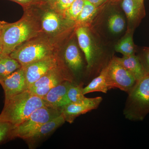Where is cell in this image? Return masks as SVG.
<instances>
[{
  "label": "cell",
  "instance_id": "1",
  "mask_svg": "<svg viewBox=\"0 0 149 149\" xmlns=\"http://www.w3.org/2000/svg\"><path fill=\"white\" fill-rule=\"evenodd\" d=\"M24 10V15L18 21L13 23L3 21L0 36L3 57L9 56L19 46L43 33L35 6Z\"/></svg>",
  "mask_w": 149,
  "mask_h": 149
},
{
  "label": "cell",
  "instance_id": "2",
  "mask_svg": "<svg viewBox=\"0 0 149 149\" xmlns=\"http://www.w3.org/2000/svg\"><path fill=\"white\" fill-rule=\"evenodd\" d=\"M58 36L53 37L43 33L17 47L9 55L22 67L58 54Z\"/></svg>",
  "mask_w": 149,
  "mask_h": 149
},
{
  "label": "cell",
  "instance_id": "3",
  "mask_svg": "<svg viewBox=\"0 0 149 149\" xmlns=\"http://www.w3.org/2000/svg\"><path fill=\"white\" fill-rule=\"evenodd\" d=\"M45 106V104L42 97L27 90L5 101L0 119L16 126L27 119L36 110Z\"/></svg>",
  "mask_w": 149,
  "mask_h": 149
},
{
  "label": "cell",
  "instance_id": "4",
  "mask_svg": "<svg viewBox=\"0 0 149 149\" xmlns=\"http://www.w3.org/2000/svg\"><path fill=\"white\" fill-rule=\"evenodd\" d=\"M128 93L124 116L132 121H142L149 113V74L136 81Z\"/></svg>",
  "mask_w": 149,
  "mask_h": 149
},
{
  "label": "cell",
  "instance_id": "5",
  "mask_svg": "<svg viewBox=\"0 0 149 149\" xmlns=\"http://www.w3.org/2000/svg\"><path fill=\"white\" fill-rule=\"evenodd\" d=\"M61 114L60 109L45 106L36 110L27 119L15 126L12 139L18 138L27 140L44 123Z\"/></svg>",
  "mask_w": 149,
  "mask_h": 149
},
{
  "label": "cell",
  "instance_id": "6",
  "mask_svg": "<svg viewBox=\"0 0 149 149\" xmlns=\"http://www.w3.org/2000/svg\"><path fill=\"white\" fill-rule=\"evenodd\" d=\"M66 65L64 63L52 70L29 86L27 90L42 98L52 88L64 81L74 82V78Z\"/></svg>",
  "mask_w": 149,
  "mask_h": 149
},
{
  "label": "cell",
  "instance_id": "7",
  "mask_svg": "<svg viewBox=\"0 0 149 149\" xmlns=\"http://www.w3.org/2000/svg\"><path fill=\"white\" fill-rule=\"evenodd\" d=\"M105 68L109 90L116 88L128 93L136 84L135 77L120 64L116 57H113Z\"/></svg>",
  "mask_w": 149,
  "mask_h": 149
},
{
  "label": "cell",
  "instance_id": "8",
  "mask_svg": "<svg viewBox=\"0 0 149 149\" xmlns=\"http://www.w3.org/2000/svg\"><path fill=\"white\" fill-rule=\"evenodd\" d=\"M39 6L41 11L40 13H42L40 15L36 5L35 7L39 15L43 33L53 37L59 36L65 29V21L67 19L52 8L49 4L41 2Z\"/></svg>",
  "mask_w": 149,
  "mask_h": 149
},
{
  "label": "cell",
  "instance_id": "9",
  "mask_svg": "<svg viewBox=\"0 0 149 149\" xmlns=\"http://www.w3.org/2000/svg\"><path fill=\"white\" fill-rule=\"evenodd\" d=\"M64 63L58 54L22 67L24 68L27 88L48 72Z\"/></svg>",
  "mask_w": 149,
  "mask_h": 149
},
{
  "label": "cell",
  "instance_id": "10",
  "mask_svg": "<svg viewBox=\"0 0 149 149\" xmlns=\"http://www.w3.org/2000/svg\"><path fill=\"white\" fill-rule=\"evenodd\" d=\"M102 97H85L80 102L68 104L61 108V114L65 121L71 123L79 116L96 109L98 107L102 101Z\"/></svg>",
  "mask_w": 149,
  "mask_h": 149
},
{
  "label": "cell",
  "instance_id": "11",
  "mask_svg": "<svg viewBox=\"0 0 149 149\" xmlns=\"http://www.w3.org/2000/svg\"><path fill=\"white\" fill-rule=\"evenodd\" d=\"M75 33L79 45L85 55L87 69L88 72H91L98 64L99 58L94 48L90 33L88 28L84 26H78Z\"/></svg>",
  "mask_w": 149,
  "mask_h": 149
},
{
  "label": "cell",
  "instance_id": "12",
  "mask_svg": "<svg viewBox=\"0 0 149 149\" xmlns=\"http://www.w3.org/2000/svg\"><path fill=\"white\" fill-rule=\"evenodd\" d=\"M5 93V101L28 89L24 68L22 67L0 82Z\"/></svg>",
  "mask_w": 149,
  "mask_h": 149
},
{
  "label": "cell",
  "instance_id": "13",
  "mask_svg": "<svg viewBox=\"0 0 149 149\" xmlns=\"http://www.w3.org/2000/svg\"><path fill=\"white\" fill-rule=\"evenodd\" d=\"M121 6L128 19L129 30L133 31L146 15L144 0H122Z\"/></svg>",
  "mask_w": 149,
  "mask_h": 149
},
{
  "label": "cell",
  "instance_id": "14",
  "mask_svg": "<svg viewBox=\"0 0 149 149\" xmlns=\"http://www.w3.org/2000/svg\"><path fill=\"white\" fill-rule=\"evenodd\" d=\"M74 82L65 81L57 85L51 90L42 98L46 106L60 109V104L67 91Z\"/></svg>",
  "mask_w": 149,
  "mask_h": 149
},
{
  "label": "cell",
  "instance_id": "15",
  "mask_svg": "<svg viewBox=\"0 0 149 149\" xmlns=\"http://www.w3.org/2000/svg\"><path fill=\"white\" fill-rule=\"evenodd\" d=\"M64 59L67 66L74 73H78L83 69V58L75 43L71 42L67 46L64 52Z\"/></svg>",
  "mask_w": 149,
  "mask_h": 149
},
{
  "label": "cell",
  "instance_id": "16",
  "mask_svg": "<svg viewBox=\"0 0 149 149\" xmlns=\"http://www.w3.org/2000/svg\"><path fill=\"white\" fill-rule=\"evenodd\" d=\"M65 122V119L63 115H60L57 117L44 123L26 140L32 143L39 141L50 135Z\"/></svg>",
  "mask_w": 149,
  "mask_h": 149
},
{
  "label": "cell",
  "instance_id": "17",
  "mask_svg": "<svg viewBox=\"0 0 149 149\" xmlns=\"http://www.w3.org/2000/svg\"><path fill=\"white\" fill-rule=\"evenodd\" d=\"M116 58L120 64L132 74L136 81L143 78L146 74L140 58L135 55Z\"/></svg>",
  "mask_w": 149,
  "mask_h": 149
},
{
  "label": "cell",
  "instance_id": "18",
  "mask_svg": "<svg viewBox=\"0 0 149 149\" xmlns=\"http://www.w3.org/2000/svg\"><path fill=\"white\" fill-rule=\"evenodd\" d=\"M83 83H72L62 100L60 104V109L66 105L80 102L85 98L83 93Z\"/></svg>",
  "mask_w": 149,
  "mask_h": 149
},
{
  "label": "cell",
  "instance_id": "19",
  "mask_svg": "<svg viewBox=\"0 0 149 149\" xmlns=\"http://www.w3.org/2000/svg\"><path fill=\"white\" fill-rule=\"evenodd\" d=\"M109 90L106 77L105 68H104L97 77L93 78L86 87L83 88L84 95L94 92L107 93Z\"/></svg>",
  "mask_w": 149,
  "mask_h": 149
},
{
  "label": "cell",
  "instance_id": "20",
  "mask_svg": "<svg viewBox=\"0 0 149 149\" xmlns=\"http://www.w3.org/2000/svg\"><path fill=\"white\" fill-rule=\"evenodd\" d=\"M22 67L17 61L9 56L0 58V82Z\"/></svg>",
  "mask_w": 149,
  "mask_h": 149
},
{
  "label": "cell",
  "instance_id": "21",
  "mask_svg": "<svg viewBox=\"0 0 149 149\" xmlns=\"http://www.w3.org/2000/svg\"><path fill=\"white\" fill-rule=\"evenodd\" d=\"M123 38L116 45L115 49L118 52L120 53L123 56H126L134 54L135 47L133 37L130 33V30Z\"/></svg>",
  "mask_w": 149,
  "mask_h": 149
},
{
  "label": "cell",
  "instance_id": "22",
  "mask_svg": "<svg viewBox=\"0 0 149 149\" xmlns=\"http://www.w3.org/2000/svg\"><path fill=\"white\" fill-rule=\"evenodd\" d=\"M97 7L88 1L84 0V5L81 13L75 22L77 26L83 24L91 21L97 11Z\"/></svg>",
  "mask_w": 149,
  "mask_h": 149
},
{
  "label": "cell",
  "instance_id": "23",
  "mask_svg": "<svg viewBox=\"0 0 149 149\" xmlns=\"http://www.w3.org/2000/svg\"><path fill=\"white\" fill-rule=\"evenodd\" d=\"M125 26V20L119 14H113L109 17L108 27L112 33L116 34L120 33L123 31Z\"/></svg>",
  "mask_w": 149,
  "mask_h": 149
},
{
  "label": "cell",
  "instance_id": "24",
  "mask_svg": "<svg viewBox=\"0 0 149 149\" xmlns=\"http://www.w3.org/2000/svg\"><path fill=\"white\" fill-rule=\"evenodd\" d=\"M84 3V0H74L63 14V17L69 21L75 22L82 10Z\"/></svg>",
  "mask_w": 149,
  "mask_h": 149
},
{
  "label": "cell",
  "instance_id": "25",
  "mask_svg": "<svg viewBox=\"0 0 149 149\" xmlns=\"http://www.w3.org/2000/svg\"><path fill=\"white\" fill-rule=\"evenodd\" d=\"M14 127L10 123L0 119V144L12 140V132Z\"/></svg>",
  "mask_w": 149,
  "mask_h": 149
},
{
  "label": "cell",
  "instance_id": "26",
  "mask_svg": "<svg viewBox=\"0 0 149 149\" xmlns=\"http://www.w3.org/2000/svg\"><path fill=\"white\" fill-rule=\"evenodd\" d=\"M74 1V0H55L52 4H49L52 8L62 16L65 11L69 8Z\"/></svg>",
  "mask_w": 149,
  "mask_h": 149
},
{
  "label": "cell",
  "instance_id": "27",
  "mask_svg": "<svg viewBox=\"0 0 149 149\" xmlns=\"http://www.w3.org/2000/svg\"><path fill=\"white\" fill-rule=\"evenodd\" d=\"M14 2L20 5L22 7L23 9L30 8L32 6L36 5L41 2V0H8Z\"/></svg>",
  "mask_w": 149,
  "mask_h": 149
},
{
  "label": "cell",
  "instance_id": "28",
  "mask_svg": "<svg viewBox=\"0 0 149 149\" xmlns=\"http://www.w3.org/2000/svg\"><path fill=\"white\" fill-rule=\"evenodd\" d=\"M141 62L145 68L146 73L149 74V48H146L144 51L143 60Z\"/></svg>",
  "mask_w": 149,
  "mask_h": 149
},
{
  "label": "cell",
  "instance_id": "29",
  "mask_svg": "<svg viewBox=\"0 0 149 149\" xmlns=\"http://www.w3.org/2000/svg\"><path fill=\"white\" fill-rule=\"evenodd\" d=\"M88 1L97 7L98 8L100 6L102 5L103 3L105 2L107 0H88Z\"/></svg>",
  "mask_w": 149,
  "mask_h": 149
},
{
  "label": "cell",
  "instance_id": "30",
  "mask_svg": "<svg viewBox=\"0 0 149 149\" xmlns=\"http://www.w3.org/2000/svg\"><path fill=\"white\" fill-rule=\"evenodd\" d=\"M55 1V0H41V2L44 3H47L52 4Z\"/></svg>",
  "mask_w": 149,
  "mask_h": 149
},
{
  "label": "cell",
  "instance_id": "31",
  "mask_svg": "<svg viewBox=\"0 0 149 149\" xmlns=\"http://www.w3.org/2000/svg\"><path fill=\"white\" fill-rule=\"evenodd\" d=\"M3 21H0V36H1V32L2 27Z\"/></svg>",
  "mask_w": 149,
  "mask_h": 149
},
{
  "label": "cell",
  "instance_id": "32",
  "mask_svg": "<svg viewBox=\"0 0 149 149\" xmlns=\"http://www.w3.org/2000/svg\"><path fill=\"white\" fill-rule=\"evenodd\" d=\"M2 47L1 45V43H0V54H2Z\"/></svg>",
  "mask_w": 149,
  "mask_h": 149
},
{
  "label": "cell",
  "instance_id": "33",
  "mask_svg": "<svg viewBox=\"0 0 149 149\" xmlns=\"http://www.w3.org/2000/svg\"><path fill=\"white\" fill-rule=\"evenodd\" d=\"M111 1L113 2H118L121 1L122 0H111Z\"/></svg>",
  "mask_w": 149,
  "mask_h": 149
},
{
  "label": "cell",
  "instance_id": "34",
  "mask_svg": "<svg viewBox=\"0 0 149 149\" xmlns=\"http://www.w3.org/2000/svg\"><path fill=\"white\" fill-rule=\"evenodd\" d=\"M3 57V56L2 55V54H0V58H1Z\"/></svg>",
  "mask_w": 149,
  "mask_h": 149
}]
</instances>
